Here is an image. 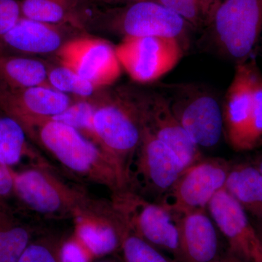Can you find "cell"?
Here are the masks:
<instances>
[{"instance_id":"1","label":"cell","mask_w":262,"mask_h":262,"mask_svg":"<svg viewBox=\"0 0 262 262\" xmlns=\"http://www.w3.org/2000/svg\"><path fill=\"white\" fill-rule=\"evenodd\" d=\"M96 99L94 142L113 162L127 187L144 127L139 92L126 88L104 89Z\"/></svg>"},{"instance_id":"2","label":"cell","mask_w":262,"mask_h":262,"mask_svg":"<svg viewBox=\"0 0 262 262\" xmlns=\"http://www.w3.org/2000/svg\"><path fill=\"white\" fill-rule=\"evenodd\" d=\"M24 129L31 140L77 178L107 187L112 193L125 188L107 155L74 127L45 119Z\"/></svg>"},{"instance_id":"3","label":"cell","mask_w":262,"mask_h":262,"mask_svg":"<svg viewBox=\"0 0 262 262\" xmlns=\"http://www.w3.org/2000/svg\"><path fill=\"white\" fill-rule=\"evenodd\" d=\"M215 53L236 64L249 60L262 33V0H225L206 28Z\"/></svg>"},{"instance_id":"4","label":"cell","mask_w":262,"mask_h":262,"mask_svg":"<svg viewBox=\"0 0 262 262\" xmlns=\"http://www.w3.org/2000/svg\"><path fill=\"white\" fill-rule=\"evenodd\" d=\"M14 195L31 211L50 220L72 219L91 198L66 182L51 165H33L15 171Z\"/></svg>"},{"instance_id":"5","label":"cell","mask_w":262,"mask_h":262,"mask_svg":"<svg viewBox=\"0 0 262 262\" xmlns=\"http://www.w3.org/2000/svg\"><path fill=\"white\" fill-rule=\"evenodd\" d=\"M172 113L198 147L211 149L224 136L222 101L208 88L192 82L163 84Z\"/></svg>"},{"instance_id":"6","label":"cell","mask_w":262,"mask_h":262,"mask_svg":"<svg viewBox=\"0 0 262 262\" xmlns=\"http://www.w3.org/2000/svg\"><path fill=\"white\" fill-rule=\"evenodd\" d=\"M112 206L127 230L175 259L178 231L173 215L163 205L125 187L112 193Z\"/></svg>"},{"instance_id":"7","label":"cell","mask_w":262,"mask_h":262,"mask_svg":"<svg viewBox=\"0 0 262 262\" xmlns=\"http://www.w3.org/2000/svg\"><path fill=\"white\" fill-rule=\"evenodd\" d=\"M103 27L124 37H166L187 48L194 30L184 19L153 0H137L113 7L101 15Z\"/></svg>"},{"instance_id":"8","label":"cell","mask_w":262,"mask_h":262,"mask_svg":"<svg viewBox=\"0 0 262 262\" xmlns=\"http://www.w3.org/2000/svg\"><path fill=\"white\" fill-rule=\"evenodd\" d=\"M232 165L222 158H202L184 169L159 203L174 217L207 209L213 196L225 187Z\"/></svg>"},{"instance_id":"9","label":"cell","mask_w":262,"mask_h":262,"mask_svg":"<svg viewBox=\"0 0 262 262\" xmlns=\"http://www.w3.org/2000/svg\"><path fill=\"white\" fill-rule=\"evenodd\" d=\"M185 167L175 153L144 125L140 144L131 165L127 188L160 201Z\"/></svg>"},{"instance_id":"10","label":"cell","mask_w":262,"mask_h":262,"mask_svg":"<svg viewBox=\"0 0 262 262\" xmlns=\"http://www.w3.org/2000/svg\"><path fill=\"white\" fill-rule=\"evenodd\" d=\"M185 50L179 39L166 37H124L115 46L122 70L141 84L152 83L173 70Z\"/></svg>"},{"instance_id":"11","label":"cell","mask_w":262,"mask_h":262,"mask_svg":"<svg viewBox=\"0 0 262 262\" xmlns=\"http://www.w3.org/2000/svg\"><path fill=\"white\" fill-rule=\"evenodd\" d=\"M57 61L100 89H107L122 74L115 46L92 36L77 35L56 53Z\"/></svg>"},{"instance_id":"12","label":"cell","mask_w":262,"mask_h":262,"mask_svg":"<svg viewBox=\"0 0 262 262\" xmlns=\"http://www.w3.org/2000/svg\"><path fill=\"white\" fill-rule=\"evenodd\" d=\"M261 74L255 60L236 64L232 80L222 101L224 136L235 151H247L253 120L254 92Z\"/></svg>"},{"instance_id":"13","label":"cell","mask_w":262,"mask_h":262,"mask_svg":"<svg viewBox=\"0 0 262 262\" xmlns=\"http://www.w3.org/2000/svg\"><path fill=\"white\" fill-rule=\"evenodd\" d=\"M229 251L248 262H262V242L249 215L225 189L207 208Z\"/></svg>"},{"instance_id":"14","label":"cell","mask_w":262,"mask_h":262,"mask_svg":"<svg viewBox=\"0 0 262 262\" xmlns=\"http://www.w3.org/2000/svg\"><path fill=\"white\" fill-rule=\"evenodd\" d=\"M73 234L95 260L121 249L125 226L111 202L92 199L73 218Z\"/></svg>"},{"instance_id":"15","label":"cell","mask_w":262,"mask_h":262,"mask_svg":"<svg viewBox=\"0 0 262 262\" xmlns=\"http://www.w3.org/2000/svg\"><path fill=\"white\" fill-rule=\"evenodd\" d=\"M139 97L144 125L179 157L185 168L203 158L201 148L172 113L168 99L163 94L139 91Z\"/></svg>"},{"instance_id":"16","label":"cell","mask_w":262,"mask_h":262,"mask_svg":"<svg viewBox=\"0 0 262 262\" xmlns=\"http://www.w3.org/2000/svg\"><path fill=\"white\" fill-rule=\"evenodd\" d=\"M75 99L49 86L9 89L0 87V110L21 125L63 113Z\"/></svg>"},{"instance_id":"17","label":"cell","mask_w":262,"mask_h":262,"mask_svg":"<svg viewBox=\"0 0 262 262\" xmlns=\"http://www.w3.org/2000/svg\"><path fill=\"white\" fill-rule=\"evenodd\" d=\"M178 231L176 262H211L223 253L220 232L208 210L174 217Z\"/></svg>"},{"instance_id":"18","label":"cell","mask_w":262,"mask_h":262,"mask_svg":"<svg viewBox=\"0 0 262 262\" xmlns=\"http://www.w3.org/2000/svg\"><path fill=\"white\" fill-rule=\"evenodd\" d=\"M78 29L69 25L43 23L21 17L3 39V53L13 51L22 55L55 54L72 38V30Z\"/></svg>"},{"instance_id":"19","label":"cell","mask_w":262,"mask_h":262,"mask_svg":"<svg viewBox=\"0 0 262 262\" xmlns=\"http://www.w3.org/2000/svg\"><path fill=\"white\" fill-rule=\"evenodd\" d=\"M224 189L256 222H262V174L254 164H232Z\"/></svg>"},{"instance_id":"20","label":"cell","mask_w":262,"mask_h":262,"mask_svg":"<svg viewBox=\"0 0 262 262\" xmlns=\"http://www.w3.org/2000/svg\"><path fill=\"white\" fill-rule=\"evenodd\" d=\"M51 86L48 63L29 56L0 53V87L9 89Z\"/></svg>"},{"instance_id":"21","label":"cell","mask_w":262,"mask_h":262,"mask_svg":"<svg viewBox=\"0 0 262 262\" xmlns=\"http://www.w3.org/2000/svg\"><path fill=\"white\" fill-rule=\"evenodd\" d=\"M27 139L25 130L16 120L5 115H0V163L12 168L27 157L37 165L49 164L34 152Z\"/></svg>"},{"instance_id":"22","label":"cell","mask_w":262,"mask_h":262,"mask_svg":"<svg viewBox=\"0 0 262 262\" xmlns=\"http://www.w3.org/2000/svg\"><path fill=\"white\" fill-rule=\"evenodd\" d=\"M79 0H21L23 18L82 29L77 5Z\"/></svg>"},{"instance_id":"23","label":"cell","mask_w":262,"mask_h":262,"mask_svg":"<svg viewBox=\"0 0 262 262\" xmlns=\"http://www.w3.org/2000/svg\"><path fill=\"white\" fill-rule=\"evenodd\" d=\"M32 238V229L0 206V262H18Z\"/></svg>"},{"instance_id":"24","label":"cell","mask_w":262,"mask_h":262,"mask_svg":"<svg viewBox=\"0 0 262 262\" xmlns=\"http://www.w3.org/2000/svg\"><path fill=\"white\" fill-rule=\"evenodd\" d=\"M48 82L52 89L78 98L94 97L103 90L59 63H48Z\"/></svg>"},{"instance_id":"25","label":"cell","mask_w":262,"mask_h":262,"mask_svg":"<svg viewBox=\"0 0 262 262\" xmlns=\"http://www.w3.org/2000/svg\"><path fill=\"white\" fill-rule=\"evenodd\" d=\"M96 106V96L77 98L63 113L50 119L74 127L94 142L92 122Z\"/></svg>"},{"instance_id":"26","label":"cell","mask_w":262,"mask_h":262,"mask_svg":"<svg viewBox=\"0 0 262 262\" xmlns=\"http://www.w3.org/2000/svg\"><path fill=\"white\" fill-rule=\"evenodd\" d=\"M121 250L123 262H176L125 227Z\"/></svg>"},{"instance_id":"27","label":"cell","mask_w":262,"mask_h":262,"mask_svg":"<svg viewBox=\"0 0 262 262\" xmlns=\"http://www.w3.org/2000/svg\"><path fill=\"white\" fill-rule=\"evenodd\" d=\"M164 8L173 12L188 24L194 30L204 29L205 23L200 0H153Z\"/></svg>"},{"instance_id":"28","label":"cell","mask_w":262,"mask_h":262,"mask_svg":"<svg viewBox=\"0 0 262 262\" xmlns=\"http://www.w3.org/2000/svg\"><path fill=\"white\" fill-rule=\"evenodd\" d=\"M60 243L49 237L32 241L18 262H60Z\"/></svg>"},{"instance_id":"29","label":"cell","mask_w":262,"mask_h":262,"mask_svg":"<svg viewBox=\"0 0 262 262\" xmlns=\"http://www.w3.org/2000/svg\"><path fill=\"white\" fill-rule=\"evenodd\" d=\"M60 262H94L95 258L84 245L72 233L61 241L59 246Z\"/></svg>"},{"instance_id":"30","label":"cell","mask_w":262,"mask_h":262,"mask_svg":"<svg viewBox=\"0 0 262 262\" xmlns=\"http://www.w3.org/2000/svg\"><path fill=\"white\" fill-rule=\"evenodd\" d=\"M21 8L19 0H0V53H3L5 36L15 27L21 18Z\"/></svg>"},{"instance_id":"31","label":"cell","mask_w":262,"mask_h":262,"mask_svg":"<svg viewBox=\"0 0 262 262\" xmlns=\"http://www.w3.org/2000/svg\"><path fill=\"white\" fill-rule=\"evenodd\" d=\"M14 170L0 163V206L8 208V201L14 195Z\"/></svg>"},{"instance_id":"32","label":"cell","mask_w":262,"mask_h":262,"mask_svg":"<svg viewBox=\"0 0 262 262\" xmlns=\"http://www.w3.org/2000/svg\"><path fill=\"white\" fill-rule=\"evenodd\" d=\"M225 0H200L202 14L204 20L205 28L211 20L215 10Z\"/></svg>"},{"instance_id":"33","label":"cell","mask_w":262,"mask_h":262,"mask_svg":"<svg viewBox=\"0 0 262 262\" xmlns=\"http://www.w3.org/2000/svg\"><path fill=\"white\" fill-rule=\"evenodd\" d=\"M211 262H248L244 258L239 257L237 255L229 251L228 249L222 253L220 257Z\"/></svg>"},{"instance_id":"34","label":"cell","mask_w":262,"mask_h":262,"mask_svg":"<svg viewBox=\"0 0 262 262\" xmlns=\"http://www.w3.org/2000/svg\"><path fill=\"white\" fill-rule=\"evenodd\" d=\"M88 1L98 3V4L113 5V6L117 7L133 3L137 0H88Z\"/></svg>"},{"instance_id":"35","label":"cell","mask_w":262,"mask_h":262,"mask_svg":"<svg viewBox=\"0 0 262 262\" xmlns=\"http://www.w3.org/2000/svg\"><path fill=\"white\" fill-rule=\"evenodd\" d=\"M254 226L256 227V230H257L258 235H259L260 239H261L262 242V222H256V225H254Z\"/></svg>"},{"instance_id":"36","label":"cell","mask_w":262,"mask_h":262,"mask_svg":"<svg viewBox=\"0 0 262 262\" xmlns=\"http://www.w3.org/2000/svg\"><path fill=\"white\" fill-rule=\"evenodd\" d=\"M253 164L256 165V168L259 170V171L261 172V173L262 174V156L260 157L258 159L256 160L255 163Z\"/></svg>"},{"instance_id":"37","label":"cell","mask_w":262,"mask_h":262,"mask_svg":"<svg viewBox=\"0 0 262 262\" xmlns=\"http://www.w3.org/2000/svg\"><path fill=\"white\" fill-rule=\"evenodd\" d=\"M96 262H119L117 261H115V260H112V259H103V260H100V261H96Z\"/></svg>"}]
</instances>
